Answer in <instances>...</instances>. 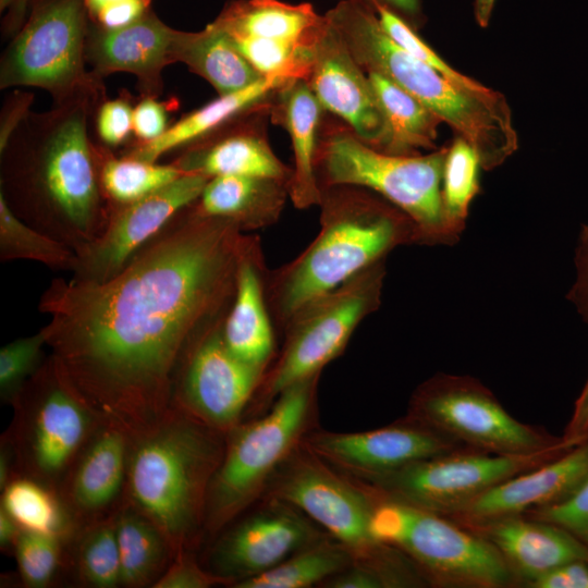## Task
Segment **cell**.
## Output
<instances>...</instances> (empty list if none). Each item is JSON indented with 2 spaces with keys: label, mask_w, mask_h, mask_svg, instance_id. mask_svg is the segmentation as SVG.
I'll use <instances>...</instances> for the list:
<instances>
[{
  "label": "cell",
  "mask_w": 588,
  "mask_h": 588,
  "mask_svg": "<svg viewBox=\"0 0 588 588\" xmlns=\"http://www.w3.org/2000/svg\"><path fill=\"white\" fill-rule=\"evenodd\" d=\"M121 0H86L87 7L90 11L97 14L101 9Z\"/></svg>",
  "instance_id": "obj_54"
},
{
  "label": "cell",
  "mask_w": 588,
  "mask_h": 588,
  "mask_svg": "<svg viewBox=\"0 0 588 588\" xmlns=\"http://www.w3.org/2000/svg\"><path fill=\"white\" fill-rule=\"evenodd\" d=\"M45 345L46 339L40 329L0 350V395L3 402L12 403L26 381L42 365Z\"/></svg>",
  "instance_id": "obj_41"
},
{
  "label": "cell",
  "mask_w": 588,
  "mask_h": 588,
  "mask_svg": "<svg viewBox=\"0 0 588 588\" xmlns=\"http://www.w3.org/2000/svg\"><path fill=\"white\" fill-rule=\"evenodd\" d=\"M375 12L381 27L395 44L434 69L463 91L479 97H492L498 94V91L455 71L417 34L415 28L390 10L377 7Z\"/></svg>",
  "instance_id": "obj_39"
},
{
  "label": "cell",
  "mask_w": 588,
  "mask_h": 588,
  "mask_svg": "<svg viewBox=\"0 0 588 588\" xmlns=\"http://www.w3.org/2000/svg\"><path fill=\"white\" fill-rule=\"evenodd\" d=\"M304 443L320 460L364 479L460 449L456 441L412 418L370 431L313 432Z\"/></svg>",
  "instance_id": "obj_17"
},
{
  "label": "cell",
  "mask_w": 588,
  "mask_h": 588,
  "mask_svg": "<svg viewBox=\"0 0 588 588\" xmlns=\"http://www.w3.org/2000/svg\"><path fill=\"white\" fill-rule=\"evenodd\" d=\"M268 111L271 122L283 127L291 140L294 156L291 200L299 209L319 206L321 189L315 162L323 108L305 79L291 78L271 94Z\"/></svg>",
  "instance_id": "obj_23"
},
{
  "label": "cell",
  "mask_w": 588,
  "mask_h": 588,
  "mask_svg": "<svg viewBox=\"0 0 588 588\" xmlns=\"http://www.w3.org/2000/svg\"><path fill=\"white\" fill-rule=\"evenodd\" d=\"M318 376L285 389L264 417L235 430L209 487L205 515L209 531L244 510L293 453L310 415Z\"/></svg>",
  "instance_id": "obj_7"
},
{
  "label": "cell",
  "mask_w": 588,
  "mask_h": 588,
  "mask_svg": "<svg viewBox=\"0 0 588 588\" xmlns=\"http://www.w3.org/2000/svg\"><path fill=\"white\" fill-rule=\"evenodd\" d=\"M285 79L261 77L232 94L219 96L168 127L158 138L145 143L130 157L155 162L160 156L184 144L194 142L223 125L232 118L267 102Z\"/></svg>",
  "instance_id": "obj_28"
},
{
  "label": "cell",
  "mask_w": 588,
  "mask_h": 588,
  "mask_svg": "<svg viewBox=\"0 0 588 588\" xmlns=\"http://www.w3.org/2000/svg\"><path fill=\"white\" fill-rule=\"evenodd\" d=\"M120 555L121 585L155 584L174 552L161 530L134 506L114 517Z\"/></svg>",
  "instance_id": "obj_32"
},
{
  "label": "cell",
  "mask_w": 588,
  "mask_h": 588,
  "mask_svg": "<svg viewBox=\"0 0 588 588\" xmlns=\"http://www.w3.org/2000/svg\"><path fill=\"white\" fill-rule=\"evenodd\" d=\"M448 146L427 155H392L358 138L346 125L320 134L316 174L320 189L350 185L369 189L406 213L420 243L453 244L442 206V175Z\"/></svg>",
  "instance_id": "obj_5"
},
{
  "label": "cell",
  "mask_w": 588,
  "mask_h": 588,
  "mask_svg": "<svg viewBox=\"0 0 588 588\" xmlns=\"http://www.w3.org/2000/svg\"><path fill=\"white\" fill-rule=\"evenodd\" d=\"M324 15L365 72L384 75L421 101L474 147L481 168L492 170L515 152L517 134L503 94L463 91L395 44L360 0L338 1Z\"/></svg>",
  "instance_id": "obj_4"
},
{
  "label": "cell",
  "mask_w": 588,
  "mask_h": 588,
  "mask_svg": "<svg viewBox=\"0 0 588 588\" xmlns=\"http://www.w3.org/2000/svg\"><path fill=\"white\" fill-rule=\"evenodd\" d=\"M213 23L231 34L310 45L324 24V15L307 2L240 0Z\"/></svg>",
  "instance_id": "obj_26"
},
{
  "label": "cell",
  "mask_w": 588,
  "mask_h": 588,
  "mask_svg": "<svg viewBox=\"0 0 588 588\" xmlns=\"http://www.w3.org/2000/svg\"><path fill=\"white\" fill-rule=\"evenodd\" d=\"M133 130V110L120 100L105 103L98 115V131L103 142L117 145Z\"/></svg>",
  "instance_id": "obj_44"
},
{
  "label": "cell",
  "mask_w": 588,
  "mask_h": 588,
  "mask_svg": "<svg viewBox=\"0 0 588 588\" xmlns=\"http://www.w3.org/2000/svg\"><path fill=\"white\" fill-rule=\"evenodd\" d=\"M7 448H4V451L1 450L0 454V487L1 490L7 486L9 482V474H10V455Z\"/></svg>",
  "instance_id": "obj_53"
},
{
  "label": "cell",
  "mask_w": 588,
  "mask_h": 588,
  "mask_svg": "<svg viewBox=\"0 0 588 588\" xmlns=\"http://www.w3.org/2000/svg\"><path fill=\"white\" fill-rule=\"evenodd\" d=\"M587 477L588 440L500 482L451 517L462 525H474L522 515L566 499Z\"/></svg>",
  "instance_id": "obj_20"
},
{
  "label": "cell",
  "mask_w": 588,
  "mask_h": 588,
  "mask_svg": "<svg viewBox=\"0 0 588 588\" xmlns=\"http://www.w3.org/2000/svg\"><path fill=\"white\" fill-rule=\"evenodd\" d=\"M218 584H234L232 579L200 568L187 556L176 560L152 585L154 588H208Z\"/></svg>",
  "instance_id": "obj_43"
},
{
  "label": "cell",
  "mask_w": 588,
  "mask_h": 588,
  "mask_svg": "<svg viewBox=\"0 0 588 588\" xmlns=\"http://www.w3.org/2000/svg\"><path fill=\"white\" fill-rule=\"evenodd\" d=\"M287 197L290 181L223 175L208 180L195 207L204 215L234 222L244 232L273 224Z\"/></svg>",
  "instance_id": "obj_25"
},
{
  "label": "cell",
  "mask_w": 588,
  "mask_h": 588,
  "mask_svg": "<svg viewBox=\"0 0 588 588\" xmlns=\"http://www.w3.org/2000/svg\"><path fill=\"white\" fill-rule=\"evenodd\" d=\"M145 8V0H121L101 9L97 16L108 30H112L139 20L144 15Z\"/></svg>",
  "instance_id": "obj_48"
},
{
  "label": "cell",
  "mask_w": 588,
  "mask_h": 588,
  "mask_svg": "<svg viewBox=\"0 0 588 588\" xmlns=\"http://www.w3.org/2000/svg\"><path fill=\"white\" fill-rule=\"evenodd\" d=\"M173 59L186 63L219 96L241 90L261 78L215 23L198 33L177 32Z\"/></svg>",
  "instance_id": "obj_30"
},
{
  "label": "cell",
  "mask_w": 588,
  "mask_h": 588,
  "mask_svg": "<svg viewBox=\"0 0 588 588\" xmlns=\"http://www.w3.org/2000/svg\"><path fill=\"white\" fill-rule=\"evenodd\" d=\"M305 81L324 111L340 118L363 142L382 149L385 124L368 75L326 15Z\"/></svg>",
  "instance_id": "obj_18"
},
{
  "label": "cell",
  "mask_w": 588,
  "mask_h": 588,
  "mask_svg": "<svg viewBox=\"0 0 588 588\" xmlns=\"http://www.w3.org/2000/svg\"><path fill=\"white\" fill-rule=\"evenodd\" d=\"M534 588H588V562L561 564L529 583Z\"/></svg>",
  "instance_id": "obj_46"
},
{
  "label": "cell",
  "mask_w": 588,
  "mask_h": 588,
  "mask_svg": "<svg viewBox=\"0 0 588 588\" xmlns=\"http://www.w3.org/2000/svg\"><path fill=\"white\" fill-rule=\"evenodd\" d=\"M208 177L183 173L166 186L110 212L99 236L75 250L73 279L103 282L115 275L130 259L177 213L200 196Z\"/></svg>",
  "instance_id": "obj_14"
},
{
  "label": "cell",
  "mask_w": 588,
  "mask_h": 588,
  "mask_svg": "<svg viewBox=\"0 0 588 588\" xmlns=\"http://www.w3.org/2000/svg\"><path fill=\"white\" fill-rule=\"evenodd\" d=\"M319 206L316 238L295 259L266 275L268 309L282 327L309 301L385 259L395 247L420 243L413 220L369 189L324 187Z\"/></svg>",
  "instance_id": "obj_2"
},
{
  "label": "cell",
  "mask_w": 588,
  "mask_h": 588,
  "mask_svg": "<svg viewBox=\"0 0 588 588\" xmlns=\"http://www.w3.org/2000/svg\"><path fill=\"white\" fill-rule=\"evenodd\" d=\"M220 433L172 404L157 424L130 439L131 505L161 530L176 554L205 523L209 487L225 450Z\"/></svg>",
  "instance_id": "obj_3"
},
{
  "label": "cell",
  "mask_w": 588,
  "mask_h": 588,
  "mask_svg": "<svg viewBox=\"0 0 588 588\" xmlns=\"http://www.w3.org/2000/svg\"><path fill=\"white\" fill-rule=\"evenodd\" d=\"M575 281L566 297L588 323V224L581 225L575 249Z\"/></svg>",
  "instance_id": "obj_45"
},
{
  "label": "cell",
  "mask_w": 588,
  "mask_h": 588,
  "mask_svg": "<svg viewBox=\"0 0 588 588\" xmlns=\"http://www.w3.org/2000/svg\"><path fill=\"white\" fill-rule=\"evenodd\" d=\"M527 513L529 517L563 527L588 546V477L566 499Z\"/></svg>",
  "instance_id": "obj_42"
},
{
  "label": "cell",
  "mask_w": 588,
  "mask_h": 588,
  "mask_svg": "<svg viewBox=\"0 0 588 588\" xmlns=\"http://www.w3.org/2000/svg\"><path fill=\"white\" fill-rule=\"evenodd\" d=\"M375 539L408 555L442 586L498 588L516 577L498 550L468 527L376 492Z\"/></svg>",
  "instance_id": "obj_6"
},
{
  "label": "cell",
  "mask_w": 588,
  "mask_h": 588,
  "mask_svg": "<svg viewBox=\"0 0 588 588\" xmlns=\"http://www.w3.org/2000/svg\"><path fill=\"white\" fill-rule=\"evenodd\" d=\"M224 318L209 328L187 353L172 402L221 432L237 422L264 377L262 370L228 348L222 336Z\"/></svg>",
  "instance_id": "obj_15"
},
{
  "label": "cell",
  "mask_w": 588,
  "mask_h": 588,
  "mask_svg": "<svg viewBox=\"0 0 588 588\" xmlns=\"http://www.w3.org/2000/svg\"><path fill=\"white\" fill-rule=\"evenodd\" d=\"M353 554L336 540H319L273 568L236 581V588H305L326 581L354 563Z\"/></svg>",
  "instance_id": "obj_33"
},
{
  "label": "cell",
  "mask_w": 588,
  "mask_h": 588,
  "mask_svg": "<svg viewBox=\"0 0 588 588\" xmlns=\"http://www.w3.org/2000/svg\"><path fill=\"white\" fill-rule=\"evenodd\" d=\"M0 259L33 260L51 269L71 271L75 252L19 218L0 194Z\"/></svg>",
  "instance_id": "obj_35"
},
{
  "label": "cell",
  "mask_w": 588,
  "mask_h": 588,
  "mask_svg": "<svg viewBox=\"0 0 588 588\" xmlns=\"http://www.w3.org/2000/svg\"><path fill=\"white\" fill-rule=\"evenodd\" d=\"M266 275L258 240L250 236L240 260L235 293L222 324V336L237 358L262 371L274 347Z\"/></svg>",
  "instance_id": "obj_22"
},
{
  "label": "cell",
  "mask_w": 588,
  "mask_h": 588,
  "mask_svg": "<svg viewBox=\"0 0 588 588\" xmlns=\"http://www.w3.org/2000/svg\"><path fill=\"white\" fill-rule=\"evenodd\" d=\"M21 577L26 586H47L59 565L60 536L22 529L14 543Z\"/></svg>",
  "instance_id": "obj_40"
},
{
  "label": "cell",
  "mask_w": 588,
  "mask_h": 588,
  "mask_svg": "<svg viewBox=\"0 0 588 588\" xmlns=\"http://www.w3.org/2000/svg\"><path fill=\"white\" fill-rule=\"evenodd\" d=\"M385 124L381 151L392 155H418L436 149L438 126L442 121L421 101L377 72H366Z\"/></svg>",
  "instance_id": "obj_29"
},
{
  "label": "cell",
  "mask_w": 588,
  "mask_h": 588,
  "mask_svg": "<svg viewBox=\"0 0 588 588\" xmlns=\"http://www.w3.org/2000/svg\"><path fill=\"white\" fill-rule=\"evenodd\" d=\"M409 418L463 443L500 455H529L574 446L546 430L518 421L495 395L469 376L439 373L414 393Z\"/></svg>",
  "instance_id": "obj_9"
},
{
  "label": "cell",
  "mask_w": 588,
  "mask_h": 588,
  "mask_svg": "<svg viewBox=\"0 0 588 588\" xmlns=\"http://www.w3.org/2000/svg\"><path fill=\"white\" fill-rule=\"evenodd\" d=\"M495 4V0H475L474 13L476 22L481 27H487Z\"/></svg>",
  "instance_id": "obj_52"
},
{
  "label": "cell",
  "mask_w": 588,
  "mask_h": 588,
  "mask_svg": "<svg viewBox=\"0 0 588 588\" xmlns=\"http://www.w3.org/2000/svg\"><path fill=\"white\" fill-rule=\"evenodd\" d=\"M182 212L112 278H57L38 302L59 368L130 439L170 409L187 353L226 316L250 237L196 207Z\"/></svg>",
  "instance_id": "obj_1"
},
{
  "label": "cell",
  "mask_w": 588,
  "mask_h": 588,
  "mask_svg": "<svg viewBox=\"0 0 588 588\" xmlns=\"http://www.w3.org/2000/svg\"><path fill=\"white\" fill-rule=\"evenodd\" d=\"M35 188L42 198L32 225L74 252L103 231L109 213L100 206L98 180L79 117H71L54 132L35 171Z\"/></svg>",
  "instance_id": "obj_11"
},
{
  "label": "cell",
  "mask_w": 588,
  "mask_h": 588,
  "mask_svg": "<svg viewBox=\"0 0 588 588\" xmlns=\"http://www.w3.org/2000/svg\"><path fill=\"white\" fill-rule=\"evenodd\" d=\"M310 520L295 506L271 498L220 542L215 558L218 574L235 584L273 568L322 539Z\"/></svg>",
  "instance_id": "obj_19"
},
{
  "label": "cell",
  "mask_w": 588,
  "mask_h": 588,
  "mask_svg": "<svg viewBox=\"0 0 588 588\" xmlns=\"http://www.w3.org/2000/svg\"><path fill=\"white\" fill-rule=\"evenodd\" d=\"M130 437L119 428L101 425L79 455L69 488L78 514H97L120 494L126 481Z\"/></svg>",
  "instance_id": "obj_24"
},
{
  "label": "cell",
  "mask_w": 588,
  "mask_h": 588,
  "mask_svg": "<svg viewBox=\"0 0 588 588\" xmlns=\"http://www.w3.org/2000/svg\"><path fill=\"white\" fill-rule=\"evenodd\" d=\"M480 167L474 147L457 135L448 146L441 187L444 219L457 240L465 226L469 206L480 191Z\"/></svg>",
  "instance_id": "obj_34"
},
{
  "label": "cell",
  "mask_w": 588,
  "mask_h": 588,
  "mask_svg": "<svg viewBox=\"0 0 588 588\" xmlns=\"http://www.w3.org/2000/svg\"><path fill=\"white\" fill-rule=\"evenodd\" d=\"M373 11L377 7H383L404 20L413 28L417 29L425 22L420 0H360Z\"/></svg>",
  "instance_id": "obj_50"
},
{
  "label": "cell",
  "mask_w": 588,
  "mask_h": 588,
  "mask_svg": "<svg viewBox=\"0 0 588 588\" xmlns=\"http://www.w3.org/2000/svg\"><path fill=\"white\" fill-rule=\"evenodd\" d=\"M78 549V572L86 584L97 588L121 585L114 518L93 526L83 537Z\"/></svg>",
  "instance_id": "obj_38"
},
{
  "label": "cell",
  "mask_w": 588,
  "mask_h": 588,
  "mask_svg": "<svg viewBox=\"0 0 588 588\" xmlns=\"http://www.w3.org/2000/svg\"><path fill=\"white\" fill-rule=\"evenodd\" d=\"M177 32L152 16L108 30L98 41L96 54L107 71H127L139 75L157 73L173 59Z\"/></svg>",
  "instance_id": "obj_31"
},
{
  "label": "cell",
  "mask_w": 588,
  "mask_h": 588,
  "mask_svg": "<svg viewBox=\"0 0 588 588\" xmlns=\"http://www.w3.org/2000/svg\"><path fill=\"white\" fill-rule=\"evenodd\" d=\"M487 539L516 577L531 583L552 568L588 562V546L563 527L522 515L464 525Z\"/></svg>",
  "instance_id": "obj_21"
},
{
  "label": "cell",
  "mask_w": 588,
  "mask_h": 588,
  "mask_svg": "<svg viewBox=\"0 0 588 588\" xmlns=\"http://www.w3.org/2000/svg\"><path fill=\"white\" fill-rule=\"evenodd\" d=\"M184 172L176 166H161L133 157L108 159L102 166L100 183L115 204L135 201L173 182Z\"/></svg>",
  "instance_id": "obj_37"
},
{
  "label": "cell",
  "mask_w": 588,
  "mask_h": 588,
  "mask_svg": "<svg viewBox=\"0 0 588 588\" xmlns=\"http://www.w3.org/2000/svg\"><path fill=\"white\" fill-rule=\"evenodd\" d=\"M271 489L272 498L286 502L323 527L354 556V562H380L391 547L371 532L376 495L354 486L307 454L289 456Z\"/></svg>",
  "instance_id": "obj_13"
},
{
  "label": "cell",
  "mask_w": 588,
  "mask_h": 588,
  "mask_svg": "<svg viewBox=\"0 0 588 588\" xmlns=\"http://www.w3.org/2000/svg\"><path fill=\"white\" fill-rule=\"evenodd\" d=\"M22 528L12 518V516L1 506L0 507V546L5 549L14 546Z\"/></svg>",
  "instance_id": "obj_51"
},
{
  "label": "cell",
  "mask_w": 588,
  "mask_h": 588,
  "mask_svg": "<svg viewBox=\"0 0 588 588\" xmlns=\"http://www.w3.org/2000/svg\"><path fill=\"white\" fill-rule=\"evenodd\" d=\"M562 438L571 446H576L588 440V379L575 401L573 414Z\"/></svg>",
  "instance_id": "obj_49"
},
{
  "label": "cell",
  "mask_w": 588,
  "mask_h": 588,
  "mask_svg": "<svg viewBox=\"0 0 588 588\" xmlns=\"http://www.w3.org/2000/svg\"><path fill=\"white\" fill-rule=\"evenodd\" d=\"M571 449L500 455L460 448L366 480L385 497L452 516L500 482Z\"/></svg>",
  "instance_id": "obj_12"
},
{
  "label": "cell",
  "mask_w": 588,
  "mask_h": 588,
  "mask_svg": "<svg viewBox=\"0 0 588 588\" xmlns=\"http://www.w3.org/2000/svg\"><path fill=\"white\" fill-rule=\"evenodd\" d=\"M384 275L383 259L302 306L284 326L285 345L264 394L278 396L318 376L343 351L360 321L380 306Z\"/></svg>",
  "instance_id": "obj_10"
},
{
  "label": "cell",
  "mask_w": 588,
  "mask_h": 588,
  "mask_svg": "<svg viewBox=\"0 0 588 588\" xmlns=\"http://www.w3.org/2000/svg\"><path fill=\"white\" fill-rule=\"evenodd\" d=\"M1 506L24 530L58 535L64 529V515L47 486L29 477L10 480L2 489Z\"/></svg>",
  "instance_id": "obj_36"
},
{
  "label": "cell",
  "mask_w": 588,
  "mask_h": 588,
  "mask_svg": "<svg viewBox=\"0 0 588 588\" xmlns=\"http://www.w3.org/2000/svg\"><path fill=\"white\" fill-rule=\"evenodd\" d=\"M338 1H342V0H338Z\"/></svg>",
  "instance_id": "obj_55"
},
{
  "label": "cell",
  "mask_w": 588,
  "mask_h": 588,
  "mask_svg": "<svg viewBox=\"0 0 588 588\" xmlns=\"http://www.w3.org/2000/svg\"><path fill=\"white\" fill-rule=\"evenodd\" d=\"M12 404V451L26 477L46 486L65 476L103 425L51 354Z\"/></svg>",
  "instance_id": "obj_8"
},
{
  "label": "cell",
  "mask_w": 588,
  "mask_h": 588,
  "mask_svg": "<svg viewBox=\"0 0 588 588\" xmlns=\"http://www.w3.org/2000/svg\"><path fill=\"white\" fill-rule=\"evenodd\" d=\"M133 130L145 143L161 136L167 131L163 107L152 99L143 100L133 110Z\"/></svg>",
  "instance_id": "obj_47"
},
{
  "label": "cell",
  "mask_w": 588,
  "mask_h": 588,
  "mask_svg": "<svg viewBox=\"0 0 588 588\" xmlns=\"http://www.w3.org/2000/svg\"><path fill=\"white\" fill-rule=\"evenodd\" d=\"M176 166L185 173H198L208 179L247 175L291 181L292 177V169L277 157L264 131L258 127L196 150Z\"/></svg>",
  "instance_id": "obj_27"
},
{
  "label": "cell",
  "mask_w": 588,
  "mask_h": 588,
  "mask_svg": "<svg viewBox=\"0 0 588 588\" xmlns=\"http://www.w3.org/2000/svg\"><path fill=\"white\" fill-rule=\"evenodd\" d=\"M83 33L78 0H58L45 7L13 44L2 83L50 89L71 85L82 70Z\"/></svg>",
  "instance_id": "obj_16"
}]
</instances>
